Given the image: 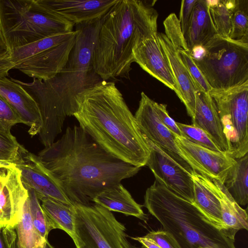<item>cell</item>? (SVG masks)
<instances>
[{
	"label": "cell",
	"mask_w": 248,
	"mask_h": 248,
	"mask_svg": "<svg viewBox=\"0 0 248 248\" xmlns=\"http://www.w3.org/2000/svg\"><path fill=\"white\" fill-rule=\"evenodd\" d=\"M37 156L73 204H90L99 193L141 168L111 155L77 125L67 127L60 139Z\"/></svg>",
	"instance_id": "6da1fadb"
},
{
	"label": "cell",
	"mask_w": 248,
	"mask_h": 248,
	"mask_svg": "<svg viewBox=\"0 0 248 248\" xmlns=\"http://www.w3.org/2000/svg\"><path fill=\"white\" fill-rule=\"evenodd\" d=\"M102 18L76 25V42L67 62L52 78L46 80L33 79L31 82L10 78L37 104L43 122L38 134L45 147L52 144L62 132L66 117L73 116L76 111L78 96L102 80L93 65V51Z\"/></svg>",
	"instance_id": "7a4b0ae2"
},
{
	"label": "cell",
	"mask_w": 248,
	"mask_h": 248,
	"mask_svg": "<svg viewBox=\"0 0 248 248\" xmlns=\"http://www.w3.org/2000/svg\"><path fill=\"white\" fill-rule=\"evenodd\" d=\"M73 116L101 147L133 166H146L150 150L122 94L113 82L101 80L77 97Z\"/></svg>",
	"instance_id": "3957f363"
},
{
	"label": "cell",
	"mask_w": 248,
	"mask_h": 248,
	"mask_svg": "<svg viewBox=\"0 0 248 248\" xmlns=\"http://www.w3.org/2000/svg\"><path fill=\"white\" fill-rule=\"evenodd\" d=\"M158 16L146 1L118 0L103 17L93 54L94 70L102 80L129 77L133 51L157 34Z\"/></svg>",
	"instance_id": "277c9868"
},
{
	"label": "cell",
	"mask_w": 248,
	"mask_h": 248,
	"mask_svg": "<svg viewBox=\"0 0 248 248\" xmlns=\"http://www.w3.org/2000/svg\"><path fill=\"white\" fill-rule=\"evenodd\" d=\"M143 206L180 248H236L234 238L156 179L146 191Z\"/></svg>",
	"instance_id": "5b68a950"
},
{
	"label": "cell",
	"mask_w": 248,
	"mask_h": 248,
	"mask_svg": "<svg viewBox=\"0 0 248 248\" xmlns=\"http://www.w3.org/2000/svg\"><path fill=\"white\" fill-rule=\"evenodd\" d=\"M75 25L41 0H0V32L9 51L73 31Z\"/></svg>",
	"instance_id": "8992f818"
},
{
	"label": "cell",
	"mask_w": 248,
	"mask_h": 248,
	"mask_svg": "<svg viewBox=\"0 0 248 248\" xmlns=\"http://www.w3.org/2000/svg\"><path fill=\"white\" fill-rule=\"evenodd\" d=\"M190 53L211 90L226 91L248 82V44L217 35Z\"/></svg>",
	"instance_id": "52a82bcc"
},
{
	"label": "cell",
	"mask_w": 248,
	"mask_h": 248,
	"mask_svg": "<svg viewBox=\"0 0 248 248\" xmlns=\"http://www.w3.org/2000/svg\"><path fill=\"white\" fill-rule=\"evenodd\" d=\"M77 236L75 248H137L128 240L125 226L97 204H73Z\"/></svg>",
	"instance_id": "ba28073f"
},
{
	"label": "cell",
	"mask_w": 248,
	"mask_h": 248,
	"mask_svg": "<svg viewBox=\"0 0 248 248\" xmlns=\"http://www.w3.org/2000/svg\"><path fill=\"white\" fill-rule=\"evenodd\" d=\"M220 118L228 149L226 154L236 159L248 152V82L226 91L211 90Z\"/></svg>",
	"instance_id": "9c48e42d"
},
{
	"label": "cell",
	"mask_w": 248,
	"mask_h": 248,
	"mask_svg": "<svg viewBox=\"0 0 248 248\" xmlns=\"http://www.w3.org/2000/svg\"><path fill=\"white\" fill-rule=\"evenodd\" d=\"M154 102L144 92L141 93L139 107L134 117L142 136L191 174L195 170L177 146L174 134L160 121Z\"/></svg>",
	"instance_id": "30bf717a"
},
{
	"label": "cell",
	"mask_w": 248,
	"mask_h": 248,
	"mask_svg": "<svg viewBox=\"0 0 248 248\" xmlns=\"http://www.w3.org/2000/svg\"><path fill=\"white\" fill-rule=\"evenodd\" d=\"M14 164L20 171L23 185L33 190L39 200L47 198L69 205H73L41 163L37 155L21 145Z\"/></svg>",
	"instance_id": "8fae6325"
},
{
	"label": "cell",
	"mask_w": 248,
	"mask_h": 248,
	"mask_svg": "<svg viewBox=\"0 0 248 248\" xmlns=\"http://www.w3.org/2000/svg\"><path fill=\"white\" fill-rule=\"evenodd\" d=\"M144 139L150 150L146 166L149 167L155 179L177 195L193 203L191 174L157 146Z\"/></svg>",
	"instance_id": "7c38bea8"
},
{
	"label": "cell",
	"mask_w": 248,
	"mask_h": 248,
	"mask_svg": "<svg viewBox=\"0 0 248 248\" xmlns=\"http://www.w3.org/2000/svg\"><path fill=\"white\" fill-rule=\"evenodd\" d=\"M77 31H73L63 40L32 57L16 63L14 69L41 80L52 78L66 65L76 40Z\"/></svg>",
	"instance_id": "4fadbf2b"
},
{
	"label": "cell",
	"mask_w": 248,
	"mask_h": 248,
	"mask_svg": "<svg viewBox=\"0 0 248 248\" xmlns=\"http://www.w3.org/2000/svg\"><path fill=\"white\" fill-rule=\"evenodd\" d=\"M29 197L19 170L14 163L1 169L0 173V229L16 228L20 221Z\"/></svg>",
	"instance_id": "5bb4252c"
},
{
	"label": "cell",
	"mask_w": 248,
	"mask_h": 248,
	"mask_svg": "<svg viewBox=\"0 0 248 248\" xmlns=\"http://www.w3.org/2000/svg\"><path fill=\"white\" fill-rule=\"evenodd\" d=\"M175 142L194 170L223 184L229 170L236 163L226 153L200 146L174 134Z\"/></svg>",
	"instance_id": "9a60e30c"
},
{
	"label": "cell",
	"mask_w": 248,
	"mask_h": 248,
	"mask_svg": "<svg viewBox=\"0 0 248 248\" xmlns=\"http://www.w3.org/2000/svg\"><path fill=\"white\" fill-rule=\"evenodd\" d=\"M133 61L143 70L173 90L178 96L176 81L157 34L136 46L133 51Z\"/></svg>",
	"instance_id": "2e32d148"
},
{
	"label": "cell",
	"mask_w": 248,
	"mask_h": 248,
	"mask_svg": "<svg viewBox=\"0 0 248 248\" xmlns=\"http://www.w3.org/2000/svg\"><path fill=\"white\" fill-rule=\"evenodd\" d=\"M0 94L15 111L22 123L29 127L33 136L39 134L43 122L37 104L19 84L6 77L0 78Z\"/></svg>",
	"instance_id": "e0dca14e"
},
{
	"label": "cell",
	"mask_w": 248,
	"mask_h": 248,
	"mask_svg": "<svg viewBox=\"0 0 248 248\" xmlns=\"http://www.w3.org/2000/svg\"><path fill=\"white\" fill-rule=\"evenodd\" d=\"M118 0H41L75 26L102 18Z\"/></svg>",
	"instance_id": "ac0fdd59"
},
{
	"label": "cell",
	"mask_w": 248,
	"mask_h": 248,
	"mask_svg": "<svg viewBox=\"0 0 248 248\" xmlns=\"http://www.w3.org/2000/svg\"><path fill=\"white\" fill-rule=\"evenodd\" d=\"M192 125L203 130L219 151L226 153L228 146L216 105L209 93L195 92Z\"/></svg>",
	"instance_id": "d6986e66"
},
{
	"label": "cell",
	"mask_w": 248,
	"mask_h": 248,
	"mask_svg": "<svg viewBox=\"0 0 248 248\" xmlns=\"http://www.w3.org/2000/svg\"><path fill=\"white\" fill-rule=\"evenodd\" d=\"M191 177L193 182V203L212 222L234 238L237 231L227 227L222 221L220 203L212 179L196 170L191 174Z\"/></svg>",
	"instance_id": "ffe728a7"
},
{
	"label": "cell",
	"mask_w": 248,
	"mask_h": 248,
	"mask_svg": "<svg viewBox=\"0 0 248 248\" xmlns=\"http://www.w3.org/2000/svg\"><path fill=\"white\" fill-rule=\"evenodd\" d=\"M158 39L168 59L179 91L178 97L192 118L195 108V87L192 79L178 58L175 46L163 33H157Z\"/></svg>",
	"instance_id": "44dd1931"
},
{
	"label": "cell",
	"mask_w": 248,
	"mask_h": 248,
	"mask_svg": "<svg viewBox=\"0 0 248 248\" xmlns=\"http://www.w3.org/2000/svg\"><path fill=\"white\" fill-rule=\"evenodd\" d=\"M212 22L207 0H197L188 31L184 37L186 46L191 51L205 46L217 36Z\"/></svg>",
	"instance_id": "7402d4cb"
},
{
	"label": "cell",
	"mask_w": 248,
	"mask_h": 248,
	"mask_svg": "<svg viewBox=\"0 0 248 248\" xmlns=\"http://www.w3.org/2000/svg\"><path fill=\"white\" fill-rule=\"evenodd\" d=\"M92 202L110 211L133 216L144 222L148 219L141 206L134 200L121 183L101 192Z\"/></svg>",
	"instance_id": "603a6c76"
},
{
	"label": "cell",
	"mask_w": 248,
	"mask_h": 248,
	"mask_svg": "<svg viewBox=\"0 0 248 248\" xmlns=\"http://www.w3.org/2000/svg\"><path fill=\"white\" fill-rule=\"evenodd\" d=\"M211 179L220 203L223 223L227 227L237 232L242 229L248 230L247 210L236 202L222 183L217 179Z\"/></svg>",
	"instance_id": "cb8c5ba5"
},
{
	"label": "cell",
	"mask_w": 248,
	"mask_h": 248,
	"mask_svg": "<svg viewBox=\"0 0 248 248\" xmlns=\"http://www.w3.org/2000/svg\"><path fill=\"white\" fill-rule=\"evenodd\" d=\"M41 206L49 220L53 229H60L67 233L77 244L74 210L73 205H69L61 202L43 198L40 200Z\"/></svg>",
	"instance_id": "d4e9b609"
},
{
	"label": "cell",
	"mask_w": 248,
	"mask_h": 248,
	"mask_svg": "<svg viewBox=\"0 0 248 248\" xmlns=\"http://www.w3.org/2000/svg\"><path fill=\"white\" fill-rule=\"evenodd\" d=\"M248 155L236 159V163L229 170L223 185L236 202L240 206L248 202Z\"/></svg>",
	"instance_id": "484cf974"
},
{
	"label": "cell",
	"mask_w": 248,
	"mask_h": 248,
	"mask_svg": "<svg viewBox=\"0 0 248 248\" xmlns=\"http://www.w3.org/2000/svg\"><path fill=\"white\" fill-rule=\"evenodd\" d=\"M210 16L217 35L229 38L235 0H208Z\"/></svg>",
	"instance_id": "4316f807"
},
{
	"label": "cell",
	"mask_w": 248,
	"mask_h": 248,
	"mask_svg": "<svg viewBox=\"0 0 248 248\" xmlns=\"http://www.w3.org/2000/svg\"><path fill=\"white\" fill-rule=\"evenodd\" d=\"M15 228L16 248H41L46 240L39 235L33 225L29 197L24 206L21 219Z\"/></svg>",
	"instance_id": "83f0119b"
},
{
	"label": "cell",
	"mask_w": 248,
	"mask_h": 248,
	"mask_svg": "<svg viewBox=\"0 0 248 248\" xmlns=\"http://www.w3.org/2000/svg\"><path fill=\"white\" fill-rule=\"evenodd\" d=\"M71 32L47 37L14 48L10 52L11 59L16 64L24 59L35 55L61 42L65 39Z\"/></svg>",
	"instance_id": "f1b7e54d"
},
{
	"label": "cell",
	"mask_w": 248,
	"mask_h": 248,
	"mask_svg": "<svg viewBox=\"0 0 248 248\" xmlns=\"http://www.w3.org/2000/svg\"><path fill=\"white\" fill-rule=\"evenodd\" d=\"M229 38L248 44V0H235Z\"/></svg>",
	"instance_id": "f546056e"
},
{
	"label": "cell",
	"mask_w": 248,
	"mask_h": 248,
	"mask_svg": "<svg viewBox=\"0 0 248 248\" xmlns=\"http://www.w3.org/2000/svg\"><path fill=\"white\" fill-rule=\"evenodd\" d=\"M26 188L29 194L30 213L33 225L39 235L46 240L49 232L53 228L34 191L29 188Z\"/></svg>",
	"instance_id": "4dcf8cb0"
},
{
	"label": "cell",
	"mask_w": 248,
	"mask_h": 248,
	"mask_svg": "<svg viewBox=\"0 0 248 248\" xmlns=\"http://www.w3.org/2000/svg\"><path fill=\"white\" fill-rule=\"evenodd\" d=\"M182 137L190 142L209 150L220 152L209 136L201 129L193 125L176 122Z\"/></svg>",
	"instance_id": "1f68e13d"
},
{
	"label": "cell",
	"mask_w": 248,
	"mask_h": 248,
	"mask_svg": "<svg viewBox=\"0 0 248 248\" xmlns=\"http://www.w3.org/2000/svg\"><path fill=\"white\" fill-rule=\"evenodd\" d=\"M21 146L10 131L0 130V161L14 163Z\"/></svg>",
	"instance_id": "d6a6232c"
},
{
	"label": "cell",
	"mask_w": 248,
	"mask_h": 248,
	"mask_svg": "<svg viewBox=\"0 0 248 248\" xmlns=\"http://www.w3.org/2000/svg\"><path fill=\"white\" fill-rule=\"evenodd\" d=\"M18 123H22L19 117L0 94V130L10 131Z\"/></svg>",
	"instance_id": "836d02e7"
},
{
	"label": "cell",
	"mask_w": 248,
	"mask_h": 248,
	"mask_svg": "<svg viewBox=\"0 0 248 248\" xmlns=\"http://www.w3.org/2000/svg\"><path fill=\"white\" fill-rule=\"evenodd\" d=\"M197 0L181 1L179 22L183 37H184L189 28L192 18L194 6Z\"/></svg>",
	"instance_id": "e575fe53"
},
{
	"label": "cell",
	"mask_w": 248,
	"mask_h": 248,
	"mask_svg": "<svg viewBox=\"0 0 248 248\" xmlns=\"http://www.w3.org/2000/svg\"><path fill=\"white\" fill-rule=\"evenodd\" d=\"M144 236L153 240L162 248H180L171 234L162 229L151 231Z\"/></svg>",
	"instance_id": "d590c367"
},
{
	"label": "cell",
	"mask_w": 248,
	"mask_h": 248,
	"mask_svg": "<svg viewBox=\"0 0 248 248\" xmlns=\"http://www.w3.org/2000/svg\"><path fill=\"white\" fill-rule=\"evenodd\" d=\"M156 112L162 124L172 133L182 137V133L178 128L176 122L169 115L167 110V105L154 102Z\"/></svg>",
	"instance_id": "8d00e7d4"
},
{
	"label": "cell",
	"mask_w": 248,
	"mask_h": 248,
	"mask_svg": "<svg viewBox=\"0 0 248 248\" xmlns=\"http://www.w3.org/2000/svg\"><path fill=\"white\" fill-rule=\"evenodd\" d=\"M17 234L15 228L0 229V248H16Z\"/></svg>",
	"instance_id": "74e56055"
},
{
	"label": "cell",
	"mask_w": 248,
	"mask_h": 248,
	"mask_svg": "<svg viewBox=\"0 0 248 248\" xmlns=\"http://www.w3.org/2000/svg\"><path fill=\"white\" fill-rule=\"evenodd\" d=\"M15 64L11 59L10 53L0 57V78L6 77L9 71L14 69Z\"/></svg>",
	"instance_id": "f35d334b"
},
{
	"label": "cell",
	"mask_w": 248,
	"mask_h": 248,
	"mask_svg": "<svg viewBox=\"0 0 248 248\" xmlns=\"http://www.w3.org/2000/svg\"><path fill=\"white\" fill-rule=\"evenodd\" d=\"M130 238L140 242L143 248H162L153 240L145 237L144 236L142 237H130Z\"/></svg>",
	"instance_id": "ab89813d"
},
{
	"label": "cell",
	"mask_w": 248,
	"mask_h": 248,
	"mask_svg": "<svg viewBox=\"0 0 248 248\" xmlns=\"http://www.w3.org/2000/svg\"><path fill=\"white\" fill-rule=\"evenodd\" d=\"M10 53L8 47L0 32V57Z\"/></svg>",
	"instance_id": "60d3db41"
},
{
	"label": "cell",
	"mask_w": 248,
	"mask_h": 248,
	"mask_svg": "<svg viewBox=\"0 0 248 248\" xmlns=\"http://www.w3.org/2000/svg\"><path fill=\"white\" fill-rule=\"evenodd\" d=\"M41 248H54L48 242V239L46 240Z\"/></svg>",
	"instance_id": "b9f144b4"
},
{
	"label": "cell",
	"mask_w": 248,
	"mask_h": 248,
	"mask_svg": "<svg viewBox=\"0 0 248 248\" xmlns=\"http://www.w3.org/2000/svg\"><path fill=\"white\" fill-rule=\"evenodd\" d=\"M10 164V163H7L0 161V169L6 168Z\"/></svg>",
	"instance_id": "7bdbcfd3"
},
{
	"label": "cell",
	"mask_w": 248,
	"mask_h": 248,
	"mask_svg": "<svg viewBox=\"0 0 248 248\" xmlns=\"http://www.w3.org/2000/svg\"><path fill=\"white\" fill-rule=\"evenodd\" d=\"M1 169H2V168H1ZM1 169H0V171H1Z\"/></svg>",
	"instance_id": "ee69618b"
}]
</instances>
